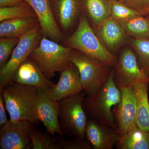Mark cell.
<instances>
[{
	"label": "cell",
	"instance_id": "6da1fadb",
	"mask_svg": "<svg viewBox=\"0 0 149 149\" xmlns=\"http://www.w3.org/2000/svg\"><path fill=\"white\" fill-rule=\"evenodd\" d=\"M121 101V92L112 70L108 79L95 95L85 98L83 107L89 118L117 131L113 111Z\"/></svg>",
	"mask_w": 149,
	"mask_h": 149
},
{
	"label": "cell",
	"instance_id": "7a4b0ae2",
	"mask_svg": "<svg viewBox=\"0 0 149 149\" xmlns=\"http://www.w3.org/2000/svg\"><path fill=\"white\" fill-rule=\"evenodd\" d=\"M63 42L66 47L82 52L111 67L114 66L117 59V57L107 49L96 35L83 12L75 30L65 37Z\"/></svg>",
	"mask_w": 149,
	"mask_h": 149
},
{
	"label": "cell",
	"instance_id": "3957f363",
	"mask_svg": "<svg viewBox=\"0 0 149 149\" xmlns=\"http://www.w3.org/2000/svg\"><path fill=\"white\" fill-rule=\"evenodd\" d=\"M37 89L14 82L0 89L10 120L38 123L35 113Z\"/></svg>",
	"mask_w": 149,
	"mask_h": 149
},
{
	"label": "cell",
	"instance_id": "277c9868",
	"mask_svg": "<svg viewBox=\"0 0 149 149\" xmlns=\"http://www.w3.org/2000/svg\"><path fill=\"white\" fill-rule=\"evenodd\" d=\"M72 49L46 37H42L28 58L34 62L48 78L61 73L72 64L70 57Z\"/></svg>",
	"mask_w": 149,
	"mask_h": 149
},
{
	"label": "cell",
	"instance_id": "5b68a950",
	"mask_svg": "<svg viewBox=\"0 0 149 149\" xmlns=\"http://www.w3.org/2000/svg\"><path fill=\"white\" fill-rule=\"evenodd\" d=\"M70 58L79 70L83 91L95 95L108 79L111 66L76 50H72Z\"/></svg>",
	"mask_w": 149,
	"mask_h": 149
},
{
	"label": "cell",
	"instance_id": "8992f818",
	"mask_svg": "<svg viewBox=\"0 0 149 149\" xmlns=\"http://www.w3.org/2000/svg\"><path fill=\"white\" fill-rule=\"evenodd\" d=\"M85 95L83 91L59 102V120L64 136L85 139L88 120L83 107Z\"/></svg>",
	"mask_w": 149,
	"mask_h": 149
},
{
	"label": "cell",
	"instance_id": "52a82bcc",
	"mask_svg": "<svg viewBox=\"0 0 149 149\" xmlns=\"http://www.w3.org/2000/svg\"><path fill=\"white\" fill-rule=\"evenodd\" d=\"M42 37L40 24L20 38L9 59L0 69V89L13 82L17 70L39 45Z\"/></svg>",
	"mask_w": 149,
	"mask_h": 149
},
{
	"label": "cell",
	"instance_id": "ba28073f",
	"mask_svg": "<svg viewBox=\"0 0 149 149\" xmlns=\"http://www.w3.org/2000/svg\"><path fill=\"white\" fill-rule=\"evenodd\" d=\"M113 67L115 80L120 89L133 87L136 83L149 80L141 70L136 54L130 46L121 50Z\"/></svg>",
	"mask_w": 149,
	"mask_h": 149
},
{
	"label": "cell",
	"instance_id": "9c48e42d",
	"mask_svg": "<svg viewBox=\"0 0 149 149\" xmlns=\"http://www.w3.org/2000/svg\"><path fill=\"white\" fill-rule=\"evenodd\" d=\"M59 111V102L52 98L48 91L37 89L35 107L36 118L43 123L48 133L52 136L57 134L64 138L60 125Z\"/></svg>",
	"mask_w": 149,
	"mask_h": 149
},
{
	"label": "cell",
	"instance_id": "30bf717a",
	"mask_svg": "<svg viewBox=\"0 0 149 149\" xmlns=\"http://www.w3.org/2000/svg\"><path fill=\"white\" fill-rule=\"evenodd\" d=\"M35 123L9 120L1 127L0 149H32L29 129Z\"/></svg>",
	"mask_w": 149,
	"mask_h": 149
},
{
	"label": "cell",
	"instance_id": "8fae6325",
	"mask_svg": "<svg viewBox=\"0 0 149 149\" xmlns=\"http://www.w3.org/2000/svg\"><path fill=\"white\" fill-rule=\"evenodd\" d=\"M121 101L116 108L114 116L120 141L138 125L136 123V103L133 87L120 89Z\"/></svg>",
	"mask_w": 149,
	"mask_h": 149
},
{
	"label": "cell",
	"instance_id": "7c38bea8",
	"mask_svg": "<svg viewBox=\"0 0 149 149\" xmlns=\"http://www.w3.org/2000/svg\"><path fill=\"white\" fill-rule=\"evenodd\" d=\"M60 29L66 37L72 34L78 25L83 12L80 0H49Z\"/></svg>",
	"mask_w": 149,
	"mask_h": 149
},
{
	"label": "cell",
	"instance_id": "4fadbf2b",
	"mask_svg": "<svg viewBox=\"0 0 149 149\" xmlns=\"http://www.w3.org/2000/svg\"><path fill=\"white\" fill-rule=\"evenodd\" d=\"M39 19L42 37L58 43L64 42L65 37L59 27L49 0H28Z\"/></svg>",
	"mask_w": 149,
	"mask_h": 149
},
{
	"label": "cell",
	"instance_id": "5bb4252c",
	"mask_svg": "<svg viewBox=\"0 0 149 149\" xmlns=\"http://www.w3.org/2000/svg\"><path fill=\"white\" fill-rule=\"evenodd\" d=\"M85 139L94 149H112L119 143L116 130L89 118L85 131Z\"/></svg>",
	"mask_w": 149,
	"mask_h": 149
},
{
	"label": "cell",
	"instance_id": "9a60e30c",
	"mask_svg": "<svg viewBox=\"0 0 149 149\" xmlns=\"http://www.w3.org/2000/svg\"><path fill=\"white\" fill-rule=\"evenodd\" d=\"M83 91L80 73L73 63L60 73L58 82L48 92L54 100L59 102Z\"/></svg>",
	"mask_w": 149,
	"mask_h": 149
},
{
	"label": "cell",
	"instance_id": "2e32d148",
	"mask_svg": "<svg viewBox=\"0 0 149 149\" xmlns=\"http://www.w3.org/2000/svg\"><path fill=\"white\" fill-rule=\"evenodd\" d=\"M13 82L48 91L55 85L37 65L29 58L26 59L17 70L14 76Z\"/></svg>",
	"mask_w": 149,
	"mask_h": 149
},
{
	"label": "cell",
	"instance_id": "e0dca14e",
	"mask_svg": "<svg viewBox=\"0 0 149 149\" xmlns=\"http://www.w3.org/2000/svg\"><path fill=\"white\" fill-rule=\"evenodd\" d=\"M95 30L102 43L113 54L127 45L129 37L120 22L112 17L107 19Z\"/></svg>",
	"mask_w": 149,
	"mask_h": 149
},
{
	"label": "cell",
	"instance_id": "ac0fdd59",
	"mask_svg": "<svg viewBox=\"0 0 149 149\" xmlns=\"http://www.w3.org/2000/svg\"><path fill=\"white\" fill-rule=\"evenodd\" d=\"M149 80L136 83L133 88L136 103V123L142 130L149 132Z\"/></svg>",
	"mask_w": 149,
	"mask_h": 149
},
{
	"label": "cell",
	"instance_id": "d6986e66",
	"mask_svg": "<svg viewBox=\"0 0 149 149\" xmlns=\"http://www.w3.org/2000/svg\"><path fill=\"white\" fill-rule=\"evenodd\" d=\"M83 11L95 29L111 17V0H80Z\"/></svg>",
	"mask_w": 149,
	"mask_h": 149
},
{
	"label": "cell",
	"instance_id": "ffe728a7",
	"mask_svg": "<svg viewBox=\"0 0 149 149\" xmlns=\"http://www.w3.org/2000/svg\"><path fill=\"white\" fill-rule=\"evenodd\" d=\"M39 24L37 17L6 19L0 23V37L20 38Z\"/></svg>",
	"mask_w": 149,
	"mask_h": 149
},
{
	"label": "cell",
	"instance_id": "44dd1931",
	"mask_svg": "<svg viewBox=\"0 0 149 149\" xmlns=\"http://www.w3.org/2000/svg\"><path fill=\"white\" fill-rule=\"evenodd\" d=\"M118 146L121 149H149V132L137 126L120 140Z\"/></svg>",
	"mask_w": 149,
	"mask_h": 149
},
{
	"label": "cell",
	"instance_id": "7402d4cb",
	"mask_svg": "<svg viewBox=\"0 0 149 149\" xmlns=\"http://www.w3.org/2000/svg\"><path fill=\"white\" fill-rule=\"evenodd\" d=\"M118 22L128 37L149 39V17L139 15Z\"/></svg>",
	"mask_w": 149,
	"mask_h": 149
},
{
	"label": "cell",
	"instance_id": "603a6c76",
	"mask_svg": "<svg viewBox=\"0 0 149 149\" xmlns=\"http://www.w3.org/2000/svg\"><path fill=\"white\" fill-rule=\"evenodd\" d=\"M127 45L135 52L141 70L149 78V39L129 37Z\"/></svg>",
	"mask_w": 149,
	"mask_h": 149
},
{
	"label": "cell",
	"instance_id": "cb8c5ba5",
	"mask_svg": "<svg viewBox=\"0 0 149 149\" xmlns=\"http://www.w3.org/2000/svg\"><path fill=\"white\" fill-rule=\"evenodd\" d=\"M37 17L29 3L24 2L13 6L0 8V22L10 19Z\"/></svg>",
	"mask_w": 149,
	"mask_h": 149
},
{
	"label": "cell",
	"instance_id": "d4e9b609",
	"mask_svg": "<svg viewBox=\"0 0 149 149\" xmlns=\"http://www.w3.org/2000/svg\"><path fill=\"white\" fill-rule=\"evenodd\" d=\"M29 135L32 149H60L54 138L35 128V125L29 129Z\"/></svg>",
	"mask_w": 149,
	"mask_h": 149
},
{
	"label": "cell",
	"instance_id": "484cf974",
	"mask_svg": "<svg viewBox=\"0 0 149 149\" xmlns=\"http://www.w3.org/2000/svg\"><path fill=\"white\" fill-rule=\"evenodd\" d=\"M111 17L118 21L126 20L141 15L136 10L120 3L118 0H111Z\"/></svg>",
	"mask_w": 149,
	"mask_h": 149
},
{
	"label": "cell",
	"instance_id": "4316f807",
	"mask_svg": "<svg viewBox=\"0 0 149 149\" xmlns=\"http://www.w3.org/2000/svg\"><path fill=\"white\" fill-rule=\"evenodd\" d=\"M19 40L20 38L15 37L0 38V69L5 65L9 59Z\"/></svg>",
	"mask_w": 149,
	"mask_h": 149
},
{
	"label": "cell",
	"instance_id": "83f0119b",
	"mask_svg": "<svg viewBox=\"0 0 149 149\" xmlns=\"http://www.w3.org/2000/svg\"><path fill=\"white\" fill-rule=\"evenodd\" d=\"M60 149H92L93 148L85 139L72 137L65 139L61 137L56 141Z\"/></svg>",
	"mask_w": 149,
	"mask_h": 149
},
{
	"label": "cell",
	"instance_id": "f1b7e54d",
	"mask_svg": "<svg viewBox=\"0 0 149 149\" xmlns=\"http://www.w3.org/2000/svg\"><path fill=\"white\" fill-rule=\"evenodd\" d=\"M142 16L149 17V0H118Z\"/></svg>",
	"mask_w": 149,
	"mask_h": 149
},
{
	"label": "cell",
	"instance_id": "f546056e",
	"mask_svg": "<svg viewBox=\"0 0 149 149\" xmlns=\"http://www.w3.org/2000/svg\"><path fill=\"white\" fill-rule=\"evenodd\" d=\"M6 107L4 101L1 95L0 94V127L8 121L6 114Z\"/></svg>",
	"mask_w": 149,
	"mask_h": 149
},
{
	"label": "cell",
	"instance_id": "4dcf8cb0",
	"mask_svg": "<svg viewBox=\"0 0 149 149\" xmlns=\"http://www.w3.org/2000/svg\"><path fill=\"white\" fill-rule=\"evenodd\" d=\"M24 2L28 3V0H0V8L16 5Z\"/></svg>",
	"mask_w": 149,
	"mask_h": 149
}]
</instances>
